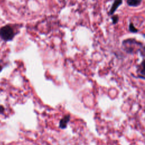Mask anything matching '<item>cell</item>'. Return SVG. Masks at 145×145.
<instances>
[{"instance_id": "6da1fadb", "label": "cell", "mask_w": 145, "mask_h": 145, "mask_svg": "<svg viewBox=\"0 0 145 145\" xmlns=\"http://www.w3.org/2000/svg\"><path fill=\"white\" fill-rule=\"evenodd\" d=\"M16 35L13 28L10 25H5L0 28V38L4 41H11Z\"/></svg>"}, {"instance_id": "7a4b0ae2", "label": "cell", "mask_w": 145, "mask_h": 145, "mask_svg": "<svg viewBox=\"0 0 145 145\" xmlns=\"http://www.w3.org/2000/svg\"><path fill=\"white\" fill-rule=\"evenodd\" d=\"M122 0H114V2L112 5L110 10L109 11V14L113 15L117 9V8L122 4Z\"/></svg>"}, {"instance_id": "3957f363", "label": "cell", "mask_w": 145, "mask_h": 145, "mask_svg": "<svg viewBox=\"0 0 145 145\" xmlns=\"http://www.w3.org/2000/svg\"><path fill=\"white\" fill-rule=\"evenodd\" d=\"M70 118V117L69 115L64 116L59 121V127L62 129H65L67 127V125L68 122H69Z\"/></svg>"}, {"instance_id": "277c9868", "label": "cell", "mask_w": 145, "mask_h": 145, "mask_svg": "<svg viewBox=\"0 0 145 145\" xmlns=\"http://www.w3.org/2000/svg\"><path fill=\"white\" fill-rule=\"evenodd\" d=\"M126 2L129 6L136 7L140 5L142 2V0H127Z\"/></svg>"}, {"instance_id": "5b68a950", "label": "cell", "mask_w": 145, "mask_h": 145, "mask_svg": "<svg viewBox=\"0 0 145 145\" xmlns=\"http://www.w3.org/2000/svg\"><path fill=\"white\" fill-rule=\"evenodd\" d=\"M140 73L141 75L145 77V61H143L141 63L140 69Z\"/></svg>"}, {"instance_id": "8992f818", "label": "cell", "mask_w": 145, "mask_h": 145, "mask_svg": "<svg viewBox=\"0 0 145 145\" xmlns=\"http://www.w3.org/2000/svg\"><path fill=\"white\" fill-rule=\"evenodd\" d=\"M129 29L130 32H133V33H137L138 31V30L134 27V25L133 23H130L129 26Z\"/></svg>"}, {"instance_id": "52a82bcc", "label": "cell", "mask_w": 145, "mask_h": 145, "mask_svg": "<svg viewBox=\"0 0 145 145\" xmlns=\"http://www.w3.org/2000/svg\"><path fill=\"white\" fill-rule=\"evenodd\" d=\"M112 23H113V24H116V23L118 22V16L117 15H113V16L112 17Z\"/></svg>"}, {"instance_id": "ba28073f", "label": "cell", "mask_w": 145, "mask_h": 145, "mask_svg": "<svg viewBox=\"0 0 145 145\" xmlns=\"http://www.w3.org/2000/svg\"><path fill=\"white\" fill-rule=\"evenodd\" d=\"M5 111V108L2 105H0V114H2Z\"/></svg>"}, {"instance_id": "9c48e42d", "label": "cell", "mask_w": 145, "mask_h": 145, "mask_svg": "<svg viewBox=\"0 0 145 145\" xmlns=\"http://www.w3.org/2000/svg\"><path fill=\"white\" fill-rule=\"evenodd\" d=\"M2 66L1 65V64H0V72L1 71V70H2Z\"/></svg>"}, {"instance_id": "30bf717a", "label": "cell", "mask_w": 145, "mask_h": 145, "mask_svg": "<svg viewBox=\"0 0 145 145\" xmlns=\"http://www.w3.org/2000/svg\"><path fill=\"white\" fill-rule=\"evenodd\" d=\"M144 56H145V49H144Z\"/></svg>"}]
</instances>
